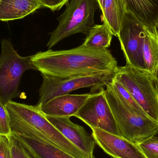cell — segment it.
Masks as SVG:
<instances>
[{"label": "cell", "instance_id": "obj_1", "mask_svg": "<svg viewBox=\"0 0 158 158\" xmlns=\"http://www.w3.org/2000/svg\"><path fill=\"white\" fill-rule=\"evenodd\" d=\"M31 61L42 75L59 79L116 72L118 62L107 49H93L83 44L68 50L40 52Z\"/></svg>", "mask_w": 158, "mask_h": 158}, {"label": "cell", "instance_id": "obj_2", "mask_svg": "<svg viewBox=\"0 0 158 158\" xmlns=\"http://www.w3.org/2000/svg\"><path fill=\"white\" fill-rule=\"evenodd\" d=\"M12 132L56 146L76 158H88L47 119L39 107L11 101L6 104Z\"/></svg>", "mask_w": 158, "mask_h": 158}, {"label": "cell", "instance_id": "obj_3", "mask_svg": "<svg viewBox=\"0 0 158 158\" xmlns=\"http://www.w3.org/2000/svg\"><path fill=\"white\" fill-rule=\"evenodd\" d=\"M114 79L124 86L148 117L158 123V76L126 64L118 67Z\"/></svg>", "mask_w": 158, "mask_h": 158}, {"label": "cell", "instance_id": "obj_4", "mask_svg": "<svg viewBox=\"0 0 158 158\" xmlns=\"http://www.w3.org/2000/svg\"><path fill=\"white\" fill-rule=\"evenodd\" d=\"M105 95L122 137L139 145L158 131L157 123L121 101L109 85L105 89Z\"/></svg>", "mask_w": 158, "mask_h": 158}, {"label": "cell", "instance_id": "obj_5", "mask_svg": "<svg viewBox=\"0 0 158 158\" xmlns=\"http://www.w3.org/2000/svg\"><path fill=\"white\" fill-rule=\"evenodd\" d=\"M58 18V26L50 33L46 46L49 50L67 37L77 33L87 35L94 26L95 14L99 8L97 0H70Z\"/></svg>", "mask_w": 158, "mask_h": 158}, {"label": "cell", "instance_id": "obj_6", "mask_svg": "<svg viewBox=\"0 0 158 158\" xmlns=\"http://www.w3.org/2000/svg\"><path fill=\"white\" fill-rule=\"evenodd\" d=\"M0 56V101L6 105L20 96L19 85L23 73L29 69L37 70L31 56H21L8 40L1 42Z\"/></svg>", "mask_w": 158, "mask_h": 158}, {"label": "cell", "instance_id": "obj_7", "mask_svg": "<svg viewBox=\"0 0 158 158\" xmlns=\"http://www.w3.org/2000/svg\"><path fill=\"white\" fill-rule=\"evenodd\" d=\"M116 72H100L67 79L42 75L43 82L39 90V101L36 105H43L54 98L69 94L80 88H90L91 94L98 93L111 82Z\"/></svg>", "mask_w": 158, "mask_h": 158}, {"label": "cell", "instance_id": "obj_8", "mask_svg": "<svg viewBox=\"0 0 158 158\" xmlns=\"http://www.w3.org/2000/svg\"><path fill=\"white\" fill-rule=\"evenodd\" d=\"M145 32L143 23L131 12H124L118 38L126 64L147 71L143 56Z\"/></svg>", "mask_w": 158, "mask_h": 158}, {"label": "cell", "instance_id": "obj_9", "mask_svg": "<svg viewBox=\"0 0 158 158\" xmlns=\"http://www.w3.org/2000/svg\"><path fill=\"white\" fill-rule=\"evenodd\" d=\"M105 89L89 98L75 117L91 129L95 128L121 136L105 95Z\"/></svg>", "mask_w": 158, "mask_h": 158}, {"label": "cell", "instance_id": "obj_10", "mask_svg": "<svg viewBox=\"0 0 158 158\" xmlns=\"http://www.w3.org/2000/svg\"><path fill=\"white\" fill-rule=\"evenodd\" d=\"M95 143L109 156L114 158H147L138 145L122 136L92 128Z\"/></svg>", "mask_w": 158, "mask_h": 158}, {"label": "cell", "instance_id": "obj_11", "mask_svg": "<svg viewBox=\"0 0 158 158\" xmlns=\"http://www.w3.org/2000/svg\"><path fill=\"white\" fill-rule=\"evenodd\" d=\"M47 119L70 143L84 153L88 158H94V139L82 126L71 121L69 117L46 116Z\"/></svg>", "mask_w": 158, "mask_h": 158}, {"label": "cell", "instance_id": "obj_12", "mask_svg": "<svg viewBox=\"0 0 158 158\" xmlns=\"http://www.w3.org/2000/svg\"><path fill=\"white\" fill-rule=\"evenodd\" d=\"M93 94L63 95L43 105L37 106L45 116L70 118L75 117Z\"/></svg>", "mask_w": 158, "mask_h": 158}, {"label": "cell", "instance_id": "obj_13", "mask_svg": "<svg viewBox=\"0 0 158 158\" xmlns=\"http://www.w3.org/2000/svg\"><path fill=\"white\" fill-rule=\"evenodd\" d=\"M42 7L39 0H0V20L20 19Z\"/></svg>", "mask_w": 158, "mask_h": 158}, {"label": "cell", "instance_id": "obj_14", "mask_svg": "<svg viewBox=\"0 0 158 158\" xmlns=\"http://www.w3.org/2000/svg\"><path fill=\"white\" fill-rule=\"evenodd\" d=\"M12 134L33 158H76L45 141H37L15 133Z\"/></svg>", "mask_w": 158, "mask_h": 158}, {"label": "cell", "instance_id": "obj_15", "mask_svg": "<svg viewBox=\"0 0 158 158\" xmlns=\"http://www.w3.org/2000/svg\"><path fill=\"white\" fill-rule=\"evenodd\" d=\"M143 24L145 32L143 56L146 69L158 76V26L155 24Z\"/></svg>", "mask_w": 158, "mask_h": 158}, {"label": "cell", "instance_id": "obj_16", "mask_svg": "<svg viewBox=\"0 0 158 158\" xmlns=\"http://www.w3.org/2000/svg\"><path fill=\"white\" fill-rule=\"evenodd\" d=\"M126 9L143 24H154L158 19V0H125Z\"/></svg>", "mask_w": 158, "mask_h": 158}, {"label": "cell", "instance_id": "obj_17", "mask_svg": "<svg viewBox=\"0 0 158 158\" xmlns=\"http://www.w3.org/2000/svg\"><path fill=\"white\" fill-rule=\"evenodd\" d=\"M113 36L106 24L95 25L89 31L83 44L93 49H108L110 46Z\"/></svg>", "mask_w": 158, "mask_h": 158}, {"label": "cell", "instance_id": "obj_18", "mask_svg": "<svg viewBox=\"0 0 158 158\" xmlns=\"http://www.w3.org/2000/svg\"><path fill=\"white\" fill-rule=\"evenodd\" d=\"M102 13L103 23L114 36L118 37L123 16L118 0H106Z\"/></svg>", "mask_w": 158, "mask_h": 158}, {"label": "cell", "instance_id": "obj_19", "mask_svg": "<svg viewBox=\"0 0 158 158\" xmlns=\"http://www.w3.org/2000/svg\"><path fill=\"white\" fill-rule=\"evenodd\" d=\"M109 86L118 98L124 104L128 105L138 113L147 115L137 104L128 90L120 83L113 79L109 85Z\"/></svg>", "mask_w": 158, "mask_h": 158}, {"label": "cell", "instance_id": "obj_20", "mask_svg": "<svg viewBox=\"0 0 158 158\" xmlns=\"http://www.w3.org/2000/svg\"><path fill=\"white\" fill-rule=\"evenodd\" d=\"M11 134L9 113L6 105L0 101V135L9 137Z\"/></svg>", "mask_w": 158, "mask_h": 158}, {"label": "cell", "instance_id": "obj_21", "mask_svg": "<svg viewBox=\"0 0 158 158\" xmlns=\"http://www.w3.org/2000/svg\"><path fill=\"white\" fill-rule=\"evenodd\" d=\"M9 137L11 158H33L22 144L12 134Z\"/></svg>", "mask_w": 158, "mask_h": 158}, {"label": "cell", "instance_id": "obj_22", "mask_svg": "<svg viewBox=\"0 0 158 158\" xmlns=\"http://www.w3.org/2000/svg\"><path fill=\"white\" fill-rule=\"evenodd\" d=\"M147 158H158V140L152 137L138 145Z\"/></svg>", "mask_w": 158, "mask_h": 158}, {"label": "cell", "instance_id": "obj_23", "mask_svg": "<svg viewBox=\"0 0 158 158\" xmlns=\"http://www.w3.org/2000/svg\"><path fill=\"white\" fill-rule=\"evenodd\" d=\"M0 158H11L9 137L0 135Z\"/></svg>", "mask_w": 158, "mask_h": 158}, {"label": "cell", "instance_id": "obj_24", "mask_svg": "<svg viewBox=\"0 0 158 158\" xmlns=\"http://www.w3.org/2000/svg\"><path fill=\"white\" fill-rule=\"evenodd\" d=\"M42 7H46L52 11H55L61 9L69 0H39Z\"/></svg>", "mask_w": 158, "mask_h": 158}, {"label": "cell", "instance_id": "obj_25", "mask_svg": "<svg viewBox=\"0 0 158 158\" xmlns=\"http://www.w3.org/2000/svg\"><path fill=\"white\" fill-rule=\"evenodd\" d=\"M119 4L121 10L122 12L123 15H124V12L126 11V6L125 0H118Z\"/></svg>", "mask_w": 158, "mask_h": 158}, {"label": "cell", "instance_id": "obj_26", "mask_svg": "<svg viewBox=\"0 0 158 158\" xmlns=\"http://www.w3.org/2000/svg\"><path fill=\"white\" fill-rule=\"evenodd\" d=\"M106 1V0H97L98 2L99 5V8L101 10V12L103 11Z\"/></svg>", "mask_w": 158, "mask_h": 158}, {"label": "cell", "instance_id": "obj_27", "mask_svg": "<svg viewBox=\"0 0 158 158\" xmlns=\"http://www.w3.org/2000/svg\"><path fill=\"white\" fill-rule=\"evenodd\" d=\"M153 137H154V138L156 139V140H158V131L156 133V134L153 136Z\"/></svg>", "mask_w": 158, "mask_h": 158}, {"label": "cell", "instance_id": "obj_28", "mask_svg": "<svg viewBox=\"0 0 158 158\" xmlns=\"http://www.w3.org/2000/svg\"><path fill=\"white\" fill-rule=\"evenodd\" d=\"M154 24H156V25L158 26V19L156 20V21H155V23Z\"/></svg>", "mask_w": 158, "mask_h": 158}]
</instances>
